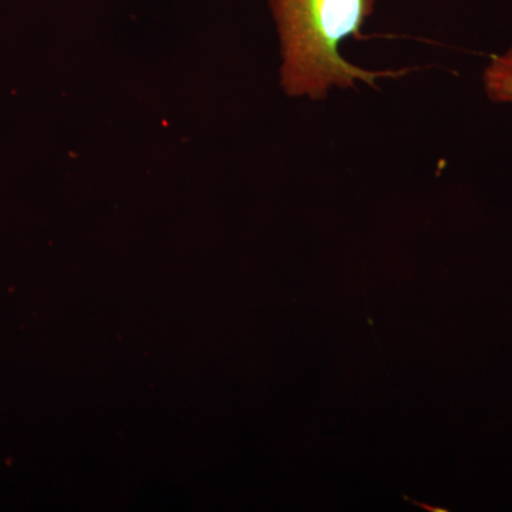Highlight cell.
Segmentation results:
<instances>
[{"mask_svg":"<svg viewBox=\"0 0 512 512\" xmlns=\"http://www.w3.org/2000/svg\"><path fill=\"white\" fill-rule=\"evenodd\" d=\"M376 0H271L282 40V86L289 96L322 99L330 87L375 83L400 73L369 72L349 63L339 47L362 37Z\"/></svg>","mask_w":512,"mask_h":512,"instance_id":"obj_1","label":"cell"},{"mask_svg":"<svg viewBox=\"0 0 512 512\" xmlns=\"http://www.w3.org/2000/svg\"><path fill=\"white\" fill-rule=\"evenodd\" d=\"M404 500L410 501V503H412L414 505H417V507L424 508V510H427V511H430V512H439V511L443 512V511H446V510H441V508H433V507H430V505L417 503V501L410 500V498H407V497H404Z\"/></svg>","mask_w":512,"mask_h":512,"instance_id":"obj_3","label":"cell"},{"mask_svg":"<svg viewBox=\"0 0 512 512\" xmlns=\"http://www.w3.org/2000/svg\"><path fill=\"white\" fill-rule=\"evenodd\" d=\"M484 83L491 100L512 103V49L494 57L484 74Z\"/></svg>","mask_w":512,"mask_h":512,"instance_id":"obj_2","label":"cell"}]
</instances>
